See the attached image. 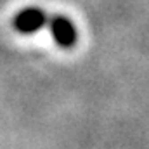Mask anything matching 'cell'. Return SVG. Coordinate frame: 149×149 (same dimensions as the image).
<instances>
[{"label":"cell","instance_id":"obj_1","mask_svg":"<svg viewBox=\"0 0 149 149\" xmlns=\"http://www.w3.org/2000/svg\"><path fill=\"white\" fill-rule=\"evenodd\" d=\"M49 30H50V35L54 38V42L63 49H71L78 40L76 26L66 16H54L49 21Z\"/></svg>","mask_w":149,"mask_h":149},{"label":"cell","instance_id":"obj_2","mask_svg":"<svg viewBox=\"0 0 149 149\" xmlns=\"http://www.w3.org/2000/svg\"><path fill=\"white\" fill-rule=\"evenodd\" d=\"M47 24V16L40 7H24L14 17V28L23 35H33Z\"/></svg>","mask_w":149,"mask_h":149}]
</instances>
